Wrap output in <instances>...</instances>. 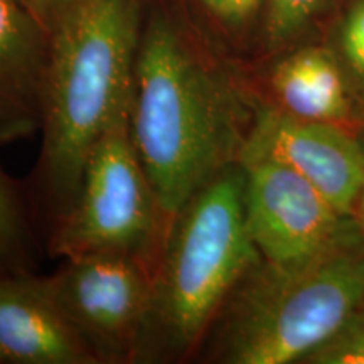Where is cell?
<instances>
[{"label": "cell", "mask_w": 364, "mask_h": 364, "mask_svg": "<svg viewBox=\"0 0 364 364\" xmlns=\"http://www.w3.org/2000/svg\"><path fill=\"white\" fill-rule=\"evenodd\" d=\"M142 27V0H71L49 29L43 140L26 186L49 230L75 203L91 149L130 108Z\"/></svg>", "instance_id": "obj_1"}, {"label": "cell", "mask_w": 364, "mask_h": 364, "mask_svg": "<svg viewBox=\"0 0 364 364\" xmlns=\"http://www.w3.org/2000/svg\"><path fill=\"white\" fill-rule=\"evenodd\" d=\"M240 100L169 12L144 21L135 61L130 129L169 223L188 199L236 162L248 130Z\"/></svg>", "instance_id": "obj_2"}, {"label": "cell", "mask_w": 364, "mask_h": 364, "mask_svg": "<svg viewBox=\"0 0 364 364\" xmlns=\"http://www.w3.org/2000/svg\"><path fill=\"white\" fill-rule=\"evenodd\" d=\"M364 307L356 225L304 262L260 260L221 307L196 358L225 364L304 363Z\"/></svg>", "instance_id": "obj_3"}, {"label": "cell", "mask_w": 364, "mask_h": 364, "mask_svg": "<svg viewBox=\"0 0 364 364\" xmlns=\"http://www.w3.org/2000/svg\"><path fill=\"white\" fill-rule=\"evenodd\" d=\"M245 167L231 162L172 218L135 364L188 363L235 287L262 260L245 215Z\"/></svg>", "instance_id": "obj_4"}, {"label": "cell", "mask_w": 364, "mask_h": 364, "mask_svg": "<svg viewBox=\"0 0 364 364\" xmlns=\"http://www.w3.org/2000/svg\"><path fill=\"white\" fill-rule=\"evenodd\" d=\"M169 230L134 144L130 108H125L91 149L75 203L49 230L48 252L59 260L129 255L157 270Z\"/></svg>", "instance_id": "obj_5"}, {"label": "cell", "mask_w": 364, "mask_h": 364, "mask_svg": "<svg viewBox=\"0 0 364 364\" xmlns=\"http://www.w3.org/2000/svg\"><path fill=\"white\" fill-rule=\"evenodd\" d=\"M156 267L129 255H86L43 275L48 292L97 364H135Z\"/></svg>", "instance_id": "obj_6"}, {"label": "cell", "mask_w": 364, "mask_h": 364, "mask_svg": "<svg viewBox=\"0 0 364 364\" xmlns=\"http://www.w3.org/2000/svg\"><path fill=\"white\" fill-rule=\"evenodd\" d=\"M245 215L262 260L304 262L336 243L353 218L339 213L307 179L275 159L245 156Z\"/></svg>", "instance_id": "obj_7"}, {"label": "cell", "mask_w": 364, "mask_h": 364, "mask_svg": "<svg viewBox=\"0 0 364 364\" xmlns=\"http://www.w3.org/2000/svg\"><path fill=\"white\" fill-rule=\"evenodd\" d=\"M245 156H263L285 164L346 216H351L364 184L363 142L338 124L300 120L270 103H260L252 113L240 152V157Z\"/></svg>", "instance_id": "obj_8"}, {"label": "cell", "mask_w": 364, "mask_h": 364, "mask_svg": "<svg viewBox=\"0 0 364 364\" xmlns=\"http://www.w3.org/2000/svg\"><path fill=\"white\" fill-rule=\"evenodd\" d=\"M0 364H97L36 272L0 277Z\"/></svg>", "instance_id": "obj_9"}, {"label": "cell", "mask_w": 364, "mask_h": 364, "mask_svg": "<svg viewBox=\"0 0 364 364\" xmlns=\"http://www.w3.org/2000/svg\"><path fill=\"white\" fill-rule=\"evenodd\" d=\"M49 33L21 0H0V145L41 132Z\"/></svg>", "instance_id": "obj_10"}, {"label": "cell", "mask_w": 364, "mask_h": 364, "mask_svg": "<svg viewBox=\"0 0 364 364\" xmlns=\"http://www.w3.org/2000/svg\"><path fill=\"white\" fill-rule=\"evenodd\" d=\"M272 107L285 115L338 124L351 110L343 71L324 49L304 48L282 59L270 76Z\"/></svg>", "instance_id": "obj_11"}, {"label": "cell", "mask_w": 364, "mask_h": 364, "mask_svg": "<svg viewBox=\"0 0 364 364\" xmlns=\"http://www.w3.org/2000/svg\"><path fill=\"white\" fill-rule=\"evenodd\" d=\"M39 252L36 213L27 188L0 167V272H36Z\"/></svg>", "instance_id": "obj_12"}, {"label": "cell", "mask_w": 364, "mask_h": 364, "mask_svg": "<svg viewBox=\"0 0 364 364\" xmlns=\"http://www.w3.org/2000/svg\"><path fill=\"white\" fill-rule=\"evenodd\" d=\"M326 0H267L265 39L268 48L280 49L294 43L311 24Z\"/></svg>", "instance_id": "obj_13"}, {"label": "cell", "mask_w": 364, "mask_h": 364, "mask_svg": "<svg viewBox=\"0 0 364 364\" xmlns=\"http://www.w3.org/2000/svg\"><path fill=\"white\" fill-rule=\"evenodd\" d=\"M304 363L364 364V307L334 338L314 351Z\"/></svg>", "instance_id": "obj_14"}, {"label": "cell", "mask_w": 364, "mask_h": 364, "mask_svg": "<svg viewBox=\"0 0 364 364\" xmlns=\"http://www.w3.org/2000/svg\"><path fill=\"white\" fill-rule=\"evenodd\" d=\"M341 49L349 70L364 85V0H358L346 16Z\"/></svg>", "instance_id": "obj_15"}, {"label": "cell", "mask_w": 364, "mask_h": 364, "mask_svg": "<svg viewBox=\"0 0 364 364\" xmlns=\"http://www.w3.org/2000/svg\"><path fill=\"white\" fill-rule=\"evenodd\" d=\"M199 2L223 24L238 27L252 19L262 0H199Z\"/></svg>", "instance_id": "obj_16"}, {"label": "cell", "mask_w": 364, "mask_h": 364, "mask_svg": "<svg viewBox=\"0 0 364 364\" xmlns=\"http://www.w3.org/2000/svg\"><path fill=\"white\" fill-rule=\"evenodd\" d=\"M22 2L49 33L53 22L71 0H22Z\"/></svg>", "instance_id": "obj_17"}, {"label": "cell", "mask_w": 364, "mask_h": 364, "mask_svg": "<svg viewBox=\"0 0 364 364\" xmlns=\"http://www.w3.org/2000/svg\"><path fill=\"white\" fill-rule=\"evenodd\" d=\"M351 218H353L354 225H356V228L359 230V233H361V236L364 238V184H363L361 191H359L356 203H354Z\"/></svg>", "instance_id": "obj_18"}, {"label": "cell", "mask_w": 364, "mask_h": 364, "mask_svg": "<svg viewBox=\"0 0 364 364\" xmlns=\"http://www.w3.org/2000/svg\"><path fill=\"white\" fill-rule=\"evenodd\" d=\"M2 275H6V273H2V272H0V277H2Z\"/></svg>", "instance_id": "obj_19"}, {"label": "cell", "mask_w": 364, "mask_h": 364, "mask_svg": "<svg viewBox=\"0 0 364 364\" xmlns=\"http://www.w3.org/2000/svg\"><path fill=\"white\" fill-rule=\"evenodd\" d=\"M363 145H364V134H363Z\"/></svg>", "instance_id": "obj_20"}, {"label": "cell", "mask_w": 364, "mask_h": 364, "mask_svg": "<svg viewBox=\"0 0 364 364\" xmlns=\"http://www.w3.org/2000/svg\"><path fill=\"white\" fill-rule=\"evenodd\" d=\"M21 2H22V0H21ZM22 4H24V2H22Z\"/></svg>", "instance_id": "obj_21"}]
</instances>
